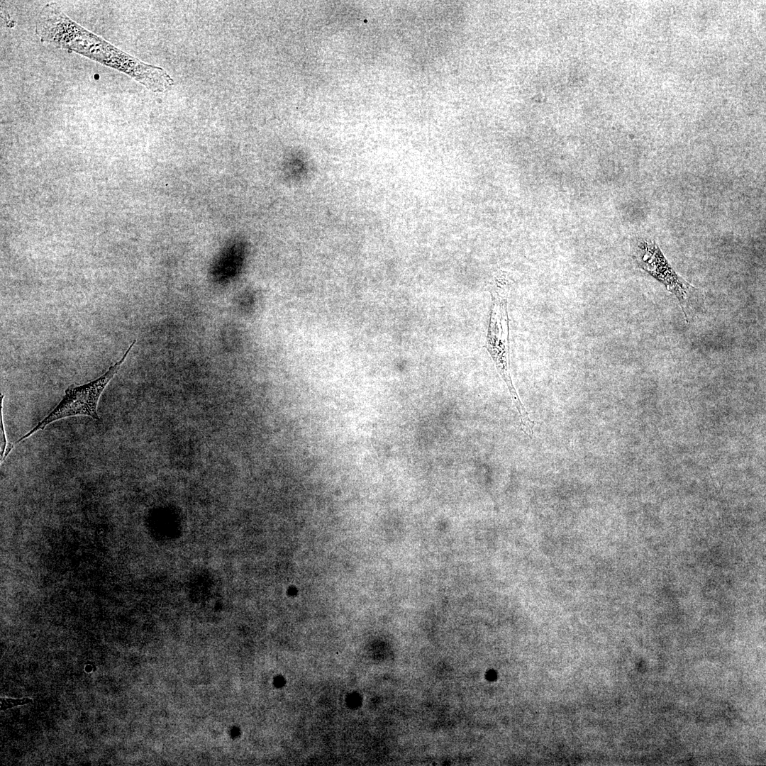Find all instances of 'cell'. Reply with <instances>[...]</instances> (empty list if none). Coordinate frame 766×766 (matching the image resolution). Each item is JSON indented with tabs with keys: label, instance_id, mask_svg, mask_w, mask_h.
<instances>
[{
	"label": "cell",
	"instance_id": "4",
	"mask_svg": "<svg viewBox=\"0 0 766 766\" xmlns=\"http://www.w3.org/2000/svg\"><path fill=\"white\" fill-rule=\"evenodd\" d=\"M493 311L487 338V346L496 369L506 384L516 409L523 407L513 385L509 372L507 293H494Z\"/></svg>",
	"mask_w": 766,
	"mask_h": 766
},
{
	"label": "cell",
	"instance_id": "3",
	"mask_svg": "<svg viewBox=\"0 0 766 766\" xmlns=\"http://www.w3.org/2000/svg\"><path fill=\"white\" fill-rule=\"evenodd\" d=\"M135 340L127 349L123 357L100 377L83 385L69 387L65 394L57 406L30 431L20 438L14 445L28 438L40 430H43L50 423L65 418L74 416H87L100 421L96 407L99 399L106 385L118 372L131 348L135 345Z\"/></svg>",
	"mask_w": 766,
	"mask_h": 766
},
{
	"label": "cell",
	"instance_id": "2",
	"mask_svg": "<svg viewBox=\"0 0 766 766\" xmlns=\"http://www.w3.org/2000/svg\"><path fill=\"white\" fill-rule=\"evenodd\" d=\"M633 258L640 268L662 284L677 299L687 322L700 312L705 300L704 290L692 285L674 270L655 240H639Z\"/></svg>",
	"mask_w": 766,
	"mask_h": 766
},
{
	"label": "cell",
	"instance_id": "5",
	"mask_svg": "<svg viewBox=\"0 0 766 766\" xmlns=\"http://www.w3.org/2000/svg\"><path fill=\"white\" fill-rule=\"evenodd\" d=\"M30 701H32V700L30 699H28V698L21 699H5V698L2 699V698H1V710H5L6 709H9V708H11V707L15 706L27 704V703L30 702Z\"/></svg>",
	"mask_w": 766,
	"mask_h": 766
},
{
	"label": "cell",
	"instance_id": "1",
	"mask_svg": "<svg viewBox=\"0 0 766 766\" xmlns=\"http://www.w3.org/2000/svg\"><path fill=\"white\" fill-rule=\"evenodd\" d=\"M40 40L120 71L152 92L170 90L174 79L162 67L145 63L71 19L55 2L45 4L35 22Z\"/></svg>",
	"mask_w": 766,
	"mask_h": 766
}]
</instances>
